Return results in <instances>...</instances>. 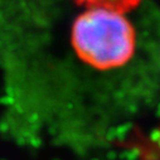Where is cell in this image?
<instances>
[{"label":"cell","mask_w":160,"mask_h":160,"mask_svg":"<svg viewBox=\"0 0 160 160\" xmlns=\"http://www.w3.org/2000/svg\"><path fill=\"white\" fill-rule=\"evenodd\" d=\"M76 2L86 7H106L126 13L138 7L141 0H76Z\"/></svg>","instance_id":"obj_2"},{"label":"cell","mask_w":160,"mask_h":160,"mask_svg":"<svg viewBox=\"0 0 160 160\" xmlns=\"http://www.w3.org/2000/svg\"><path fill=\"white\" fill-rule=\"evenodd\" d=\"M71 44L83 63L98 71H110L132 58L136 32L125 12L86 7L72 24Z\"/></svg>","instance_id":"obj_1"}]
</instances>
